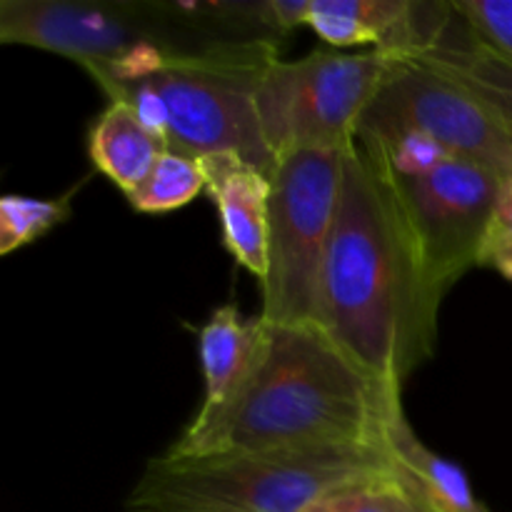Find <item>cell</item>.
<instances>
[{
  "instance_id": "6da1fadb",
  "label": "cell",
  "mask_w": 512,
  "mask_h": 512,
  "mask_svg": "<svg viewBox=\"0 0 512 512\" xmlns=\"http://www.w3.org/2000/svg\"><path fill=\"white\" fill-rule=\"evenodd\" d=\"M268 323V320H265ZM383 388L320 325L268 323L263 355L225 405L198 413L165 455L225 458L340 443H383Z\"/></svg>"
},
{
  "instance_id": "7a4b0ae2",
  "label": "cell",
  "mask_w": 512,
  "mask_h": 512,
  "mask_svg": "<svg viewBox=\"0 0 512 512\" xmlns=\"http://www.w3.org/2000/svg\"><path fill=\"white\" fill-rule=\"evenodd\" d=\"M323 328L383 388L403 393L433 355L440 305L423 283L388 188L358 140L345 148L323 280Z\"/></svg>"
},
{
  "instance_id": "3957f363",
  "label": "cell",
  "mask_w": 512,
  "mask_h": 512,
  "mask_svg": "<svg viewBox=\"0 0 512 512\" xmlns=\"http://www.w3.org/2000/svg\"><path fill=\"white\" fill-rule=\"evenodd\" d=\"M275 60L268 40H225L195 50L158 40L90 78L110 103L130 105L168 150L198 160L238 155L270 178L278 160L263 138L255 98Z\"/></svg>"
},
{
  "instance_id": "277c9868",
  "label": "cell",
  "mask_w": 512,
  "mask_h": 512,
  "mask_svg": "<svg viewBox=\"0 0 512 512\" xmlns=\"http://www.w3.org/2000/svg\"><path fill=\"white\" fill-rule=\"evenodd\" d=\"M393 465L385 443H340L225 458L150 460L125 510L305 512L345 483Z\"/></svg>"
},
{
  "instance_id": "5b68a950",
  "label": "cell",
  "mask_w": 512,
  "mask_h": 512,
  "mask_svg": "<svg viewBox=\"0 0 512 512\" xmlns=\"http://www.w3.org/2000/svg\"><path fill=\"white\" fill-rule=\"evenodd\" d=\"M345 150H293L270 175L263 318L323 328V280L343 185Z\"/></svg>"
},
{
  "instance_id": "8992f818",
  "label": "cell",
  "mask_w": 512,
  "mask_h": 512,
  "mask_svg": "<svg viewBox=\"0 0 512 512\" xmlns=\"http://www.w3.org/2000/svg\"><path fill=\"white\" fill-rule=\"evenodd\" d=\"M393 55L315 50L275 60L258 88V118L275 160L293 150H345L378 95Z\"/></svg>"
},
{
  "instance_id": "52a82bcc",
  "label": "cell",
  "mask_w": 512,
  "mask_h": 512,
  "mask_svg": "<svg viewBox=\"0 0 512 512\" xmlns=\"http://www.w3.org/2000/svg\"><path fill=\"white\" fill-rule=\"evenodd\" d=\"M373 168L393 198L425 288L440 305L445 293L480 265L503 180L458 158L410 173Z\"/></svg>"
},
{
  "instance_id": "ba28073f",
  "label": "cell",
  "mask_w": 512,
  "mask_h": 512,
  "mask_svg": "<svg viewBox=\"0 0 512 512\" xmlns=\"http://www.w3.org/2000/svg\"><path fill=\"white\" fill-rule=\"evenodd\" d=\"M358 130H410L450 158L478 165L498 180H512L510 130L470 90L423 58L393 55Z\"/></svg>"
},
{
  "instance_id": "9c48e42d",
  "label": "cell",
  "mask_w": 512,
  "mask_h": 512,
  "mask_svg": "<svg viewBox=\"0 0 512 512\" xmlns=\"http://www.w3.org/2000/svg\"><path fill=\"white\" fill-rule=\"evenodd\" d=\"M0 40L63 55L90 75L158 43L135 5L83 0H3Z\"/></svg>"
},
{
  "instance_id": "30bf717a",
  "label": "cell",
  "mask_w": 512,
  "mask_h": 512,
  "mask_svg": "<svg viewBox=\"0 0 512 512\" xmlns=\"http://www.w3.org/2000/svg\"><path fill=\"white\" fill-rule=\"evenodd\" d=\"M453 20V3L313 0L308 25L333 48L373 45L388 55H423Z\"/></svg>"
},
{
  "instance_id": "8fae6325",
  "label": "cell",
  "mask_w": 512,
  "mask_h": 512,
  "mask_svg": "<svg viewBox=\"0 0 512 512\" xmlns=\"http://www.w3.org/2000/svg\"><path fill=\"white\" fill-rule=\"evenodd\" d=\"M205 190L213 198L223 228V243L235 263L263 280L268 270L270 178L238 155L200 160Z\"/></svg>"
},
{
  "instance_id": "7c38bea8",
  "label": "cell",
  "mask_w": 512,
  "mask_h": 512,
  "mask_svg": "<svg viewBox=\"0 0 512 512\" xmlns=\"http://www.w3.org/2000/svg\"><path fill=\"white\" fill-rule=\"evenodd\" d=\"M268 323L263 315L245 318L235 305H223L210 315L198 335L200 365L205 378V400L198 413H210L228 403L263 355Z\"/></svg>"
},
{
  "instance_id": "4fadbf2b",
  "label": "cell",
  "mask_w": 512,
  "mask_h": 512,
  "mask_svg": "<svg viewBox=\"0 0 512 512\" xmlns=\"http://www.w3.org/2000/svg\"><path fill=\"white\" fill-rule=\"evenodd\" d=\"M383 443L393 463L408 475L435 512H490L475 498L468 475L418 438L405 415L403 400L390 405L385 415Z\"/></svg>"
},
{
  "instance_id": "5bb4252c",
  "label": "cell",
  "mask_w": 512,
  "mask_h": 512,
  "mask_svg": "<svg viewBox=\"0 0 512 512\" xmlns=\"http://www.w3.org/2000/svg\"><path fill=\"white\" fill-rule=\"evenodd\" d=\"M415 58H423L425 63L470 90L480 103H485L498 115L500 123L512 135V65L480 45L463 18L455 13V8L453 20L438 43L428 53L415 55Z\"/></svg>"
},
{
  "instance_id": "9a60e30c",
  "label": "cell",
  "mask_w": 512,
  "mask_h": 512,
  "mask_svg": "<svg viewBox=\"0 0 512 512\" xmlns=\"http://www.w3.org/2000/svg\"><path fill=\"white\" fill-rule=\"evenodd\" d=\"M88 150L95 170L125 195L143 183L168 148L153 130L145 128L130 105L110 103L90 128Z\"/></svg>"
},
{
  "instance_id": "2e32d148",
  "label": "cell",
  "mask_w": 512,
  "mask_h": 512,
  "mask_svg": "<svg viewBox=\"0 0 512 512\" xmlns=\"http://www.w3.org/2000/svg\"><path fill=\"white\" fill-rule=\"evenodd\" d=\"M305 512H435L398 468L378 470L373 475L345 483L315 500Z\"/></svg>"
},
{
  "instance_id": "e0dca14e",
  "label": "cell",
  "mask_w": 512,
  "mask_h": 512,
  "mask_svg": "<svg viewBox=\"0 0 512 512\" xmlns=\"http://www.w3.org/2000/svg\"><path fill=\"white\" fill-rule=\"evenodd\" d=\"M205 190V173L198 158L165 150L140 185L125 193L140 213H170L185 208Z\"/></svg>"
},
{
  "instance_id": "ac0fdd59",
  "label": "cell",
  "mask_w": 512,
  "mask_h": 512,
  "mask_svg": "<svg viewBox=\"0 0 512 512\" xmlns=\"http://www.w3.org/2000/svg\"><path fill=\"white\" fill-rule=\"evenodd\" d=\"M70 195L65 198H30L3 195L0 198V255H10L48 235L55 225L68 220Z\"/></svg>"
},
{
  "instance_id": "d6986e66",
  "label": "cell",
  "mask_w": 512,
  "mask_h": 512,
  "mask_svg": "<svg viewBox=\"0 0 512 512\" xmlns=\"http://www.w3.org/2000/svg\"><path fill=\"white\" fill-rule=\"evenodd\" d=\"M453 8L480 45L512 65V0H455Z\"/></svg>"
},
{
  "instance_id": "ffe728a7",
  "label": "cell",
  "mask_w": 512,
  "mask_h": 512,
  "mask_svg": "<svg viewBox=\"0 0 512 512\" xmlns=\"http://www.w3.org/2000/svg\"><path fill=\"white\" fill-rule=\"evenodd\" d=\"M480 265L498 270L500 275H505V278L512 280V240L488 235L483 255H480Z\"/></svg>"
},
{
  "instance_id": "44dd1931",
  "label": "cell",
  "mask_w": 512,
  "mask_h": 512,
  "mask_svg": "<svg viewBox=\"0 0 512 512\" xmlns=\"http://www.w3.org/2000/svg\"><path fill=\"white\" fill-rule=\"evenodd\" d=\"M490 235L512 240V180H503V183H500Z\"/></svg>"
},
{
  "instance_id": "7402d4cb",
  "label": "cell",
  "mask_w": 512,
  "mask_h": 512,
  "mask_svg": "<svg viewBox=\"0 0 512 512\" xmlns=\"http://www.w3.org/2000/svg\"><path fill=\"white\" fill-rule=\"evenodd\" d=\"M135 512H193V510H165V508H153V510H135Z\"/></svg>"
}]
</instances>
